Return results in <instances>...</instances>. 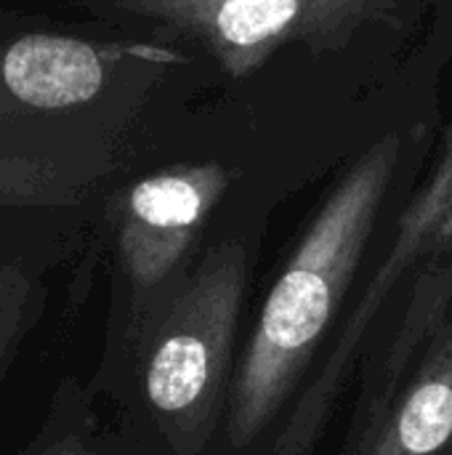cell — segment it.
Returning a JSON list of instances; mask_svg holds the SVG:
<instances>
[{
	"mask_svg": "<svg viewBox=\"0 0 452 455\" xmlns=\"http://www.w3.org/2000/svg\"><path fill=\"white\" fill-rule=\"evenodd\" d=\"M400 163V139H378L344 173L269 291L234 371L226 435L250 445L285 408L344 304Z\"/></svg>",
	"mask_w": 452,
	"mask_h": 455,
	"instance_id": "cell-1",
	"label": "cell"
},
{
	"mask_svg": "<svg viewBox=\"0 0 452 455\" xmlns=\"http://www.w3.org/2000/svg\"><path fill=\"white\" fill-rule=\"evenodd\" d=\"M245 285V245L226 240L200 261L152 333L144 392L181 455L200 453L229 408Z\"/></svg>",
	"mask_w": 452,
	"mask_h": 455,
	"instance_id": "cell-2",
	"label": "cell"
},
{
	"mask_svg": "<svg viewBox=\"0 0 452 455\" xmlns=\"http://www.w3.org/2000/svg\"><path fill=\"white\" fill-rule=\"evenodd\" d=\"M229 189L218 163H189L136 181L120 205L117 248L139 288L160 285L189 253Z\"/></svg>",
	"mask_w": 452,
	"mask_h": 455,
	"instance_id": "cell-3",
	"label": "cell"
},
{
	"mask_svg": "<svg viewBox=\"0 0 452 455\" xmlns=\"http://www.w3.org/2000/svg\"><path fill=\"white\" fill-rule=\"evenodd\" d=\"M392 0H221L194 35L221 67L245 77L274 51L296 43L328 45L346 40L365 19Z\"/></svg>",
	"mask_w": 452,
	"mask_h": 455,
	"instance_id": "cell-4",
	"label": "cell"
},
{
	"mask_svg": "<svg viewBox=\"0 0 452 455\" xmlns=\"http://www.w3.org/2000/svg\"><path fill=\"white\" fill-rule=\"evenodd\" d=\"M452 448V325L442 328L408 384L368 416L349 455H445Z\"/></svg>",
	"mask_w": 452,
	"mask_h": 455,
	"instance_id": "cell-5",
	"label": "cell"
},
{
	"mask_svg": "<svg viewBox=\"0 0 452 455\" xmlns=\"http://www.w3.org/2000/svg\"><path fill=\"white\" fill-rule=\"evenodd\" d=\"M107 59L99 48L72 37H24L5 61L11 93L35 107H69L93 99L104 83Z\"/></svg>",
	"mask_w": 452,
	"mask_h": 455,
	"instance_id": "cell-6",
	"label": "cell"
},
{
	"mask_svg": "<svg viewBox=\"0 0 452 455\" xmlns=\"http://www.w3.org/2000/svg\"><path fill=\"white\" fill-rule=\"evenodd\" d=\"M397 227L418 235L429 264L452 259V123L432 179L405 208Z\"/></svg>",
	"mask_w": 452,
	"mask_h": 455,
	"instance_id": "cell-7",
	"label": "cell"
},
{
	"mask_svg": "<svg viewBox=\"0 0 452 455\" xmlns=\"http://www.w3.org/2000/svg\"><path fill=\"white\" fill-rule=\"evenodd\" d=\"M29 301V280L11 264L0 261V373L13 357V347L21 336Z\"/></svg>",
	"mask_w": 452,
	"mask_h": 455,
	"instance_id": "cell-8",
	"label": "cell"
},
{
	"mask_svg": "<svg viewBox=\"0 0 452 455\" xmlns=\"http://www.w3.org/2000/svg\"><path fill=\"white\" fill-rule=\"evenodd\" d=\"M218 3L221 0H125L128 8L186 32H194Z\"/></svg>",
	"mask_w": 452,
	"mask_h": 455,
	"instance_id": "cell-9",
	"label": "cell"
},
{
	"mask_svg": "<svg viewBox=\"0 0 452 455\" xmlns=\"http://www.w3.org/2000/svg\"><path fill=\"white\" fill-rule=\"evenodd\" d=\"M48 455H93V453H88L85 448H80V445H61V448H56L53 453H48Z\"/></svg>",
	"mask_w": 452,
	"mask_h": 455,
	"instance_id": "cell-10",
	"label": "cell"
}]
</instances>
